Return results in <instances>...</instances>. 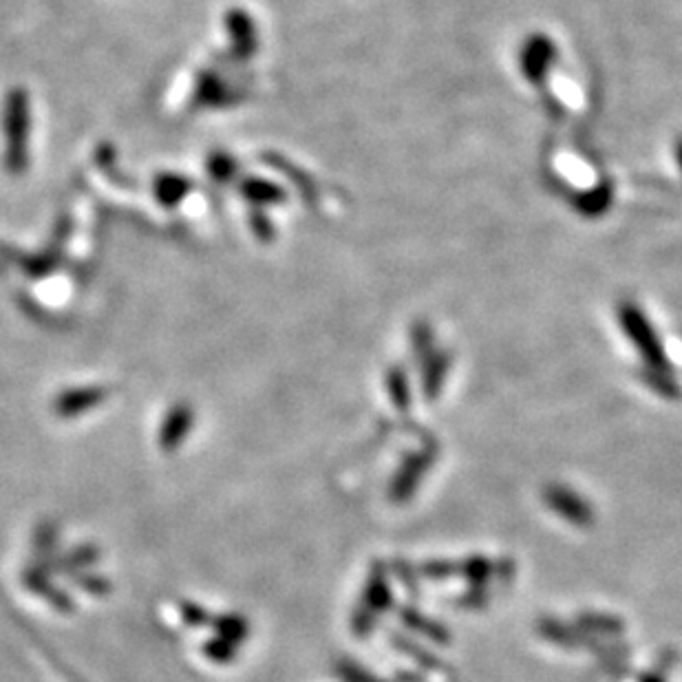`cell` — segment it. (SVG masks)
Listing matches in <instances>:
<instances>
[{
    "label": "cell",
    "instance_id": "7",
    "mask_svg": "<svg viewBox=\"0 0 682 682\" xmlns=\"http://www.w3.org/2000/svg\"><path fill=\"white\" fill-rule=\"evenodd\" d=\"M16 265L20 270H23L27 276H45L49 272L56 270L58 265V257L53 252H42V254H18V261Z\"/></svg>",
    "mask_w": 682,
    "mask_h": 682
},
{
    "label": "cell",
    "instance_id": "11",
    "mask_svg": "<svg viewBox=\"0 0 682 682\" xmlns=\"http://www.w3.org/2000/svg\"><path fill=\"white\" fill-rule=\"evenodd\" d=\"M100 557V552L95 550L93 546H82L78 550H73L69 557L62 559V563L58 566V570H69V572H78V570H84L87 566H91V563L98 561Z\"/></svg>",
    "mask_w": 682,
    "mask_h": 682
},
{
    "label": "cell",
    "instance_id": "9",
    "mask_svg": "<svg viewBox=\"0 0 682 682\" xmlns=\"http://www.w3.org/2000/svg\"><path fill=\"white\" fill-rule=\"evenodd\" d=\"M215 632L219 638H226L228 643H239L245 641V636H248V623L243 621L239 616H219L215 621Z\"/></svg>",
    "mask_w": 682,
    "mask_h": 682
},
{
    "label": "cell",
    "instance_id": "4",
    "mask_svg": "<svg viewBox=\"0 0 682 682\" xmlns=\"http://www.w3.org/2000/svg\"><path fill=\"white\" fill-rule=\"evenodd\" d=\"M109 398V391L102 387H80L62 391L56 400V413L60 418H76V415L87 413Z\"/></svg>",
    "mask_w": 682,
    "mask_h": 682
},
{
    "label": "cell",
    "instance_id": "15",
    "mask_svg": "<svg viewBox=\"0 0 682 682\" xmlns=\"http://www.w3.org/2000/svg\"><path fill=\"white\" fill-rule=\"evenodd\" d=\"M0 272H3V265H0Z\"/></svg>",
    "mask_w": 682,
    "mask_h": 682
},
{
    "label": "cell",
    "instance_id": "6",
    "mask_svg": "<svg viewBox=\"0 0 682 682\" xmlns=\"http://www.w3.org/2000/svg\"><path fill=\"white\" fill-rule=\"evenodd\" d=\"M193 188H195L193 181L177 173H162L155 179V186H153L157 201L166 208L179 206L181 201L190 195V190Z\"/></svg>",
    "mask_w": 682,
    "mask_h": 682
},
{
    "label": "cell",
    "instance_id": "12",
    "mask_svg": "<svg viewBox=\"0 0 682 682\" xmlns=\"http://www.w3.org/2000/svg\"><path fill=\"white\" fill-rule=\"evenodd\" d=\"M204 652L210 660H215V663H230V660H234V656H237V647L228 643L226 638L217 636L204 645Z\"/></svg>",
    "mask_w": 682,
    "mask_h": 682
},
{
    "label": "cell",
    "instance_id": "3",
    "mask_svg": "<svg viewBox=\"0 0 682 682\" xmlns=\"http://www.w3.org/2000/svg\"><path fill=\"white\" fill-rule=\"evenodd\" d=\"M193 424H195L193 407H188L184 402L177 404V407L168 411L162 429H159V446H162L164 451L179 449L181 442L186 440V435L193 431Z\"/></svg>",
    "mask_w": 682,
    "mask_h": 682
},
{
    "label": "cell",
    "instance_id": "10",
    "mask_svg": "<svg viewBox=\"0 0 682 682\" xmlns=\"http://www.w3.org/2000/svg\"><path fill=\"white\" fill-rule=\"evenodd\" d=\"M206 168L210 177L219 181V184H228L237 175V162L226 153H212L206 162Z\"/></svg>",
    "mask_w": 682,
    "mask_h": 682
},
{
    "label": "cell",
    "instance_id": "5",
    "mask_svg": "<svg viewBox=\"0 0 682 682\" xmlns=\"http://www.w3.org/2000/svg\"><path fill=\"white\" fill-rule=\"evenodd\" d=\"M232 40V53L237 58H250L254 49H257V34H254V25L243 9H230L223 18Z\"/></svg>",
    "mask_w": 682,
    "mask_h": 682
},
{
    "label": "cell",
    "instance_id": "2",
    "mask_svg": "<svg viewBox=\"0 0 682 682\" xmlns=\"http://www.w3.org/2000/svg\"><path fill=\"white\" fill-rule=\"evenodd\" d=\"M234 100V93L215 71H204L197 78L193 93V109H223Z\"/></svg>",
    "mask_w": 682,
    "mask_h": 682
},
{
    "label": "cell",
    "instance_id": "8",
    "mask_svg": "<svg viewBox=\"0 0 682 682\" xmlns=\"http://www.w3.org/2000/svg\"><path fill=\"white\" fill-rule=\"evenodd\" d=\"M241 195L254 204H272V201L281 199V190H276L268 181L245 179L241 184Z\"/></svg>",
    "mask_w": 682,
    "mask_h": 682
},
{
    "label": "cell",
    "instance_id": "13",
    "mask_svg": "<svg viewBox=\"0 0 682 682\" xmlns=\"http://www.w3.org/2000/svg\"><path fill=\"white\" fill-rule=\"evenodd\" d=\"M181 616H184V621L188 625H204L208 623V614L204 607H199L195 603H184L181 605Z\"/></svg>",
    "mask_w": 682,
    "mask_h": 682
},
{
    "label": "cell",
    "instance_id": "14",
    "mask_svg": "<svg viewBox=\"0 0 682 682\" xmlns=\"http://www.w3.org/2000/svg\"><path fill=\"white\" fill-rule=\"evenodd\" d=\"M80 585H82V588H87L89 592L98 594V596H102V594H106V592L111 590L109 581H106L104 577H102V579H100V577H95V574H84L82 581H80Z\"/></svg>",
    "mask_w": 682,
    "mask_h": 682
},
{
    "label": "cell",
    "instance_id": "1",
    "mask_svg": "<svg viewBox=\"0 0 682 682\" xmlns=\"http://www.w3.org/2000/svg\"><path fill=\"white\" fill-rule=\"evenodd\" d=\"M5 168L9 175L20 177L29 166V131L31 109L25 89H12L5 98Z\"/></svg>",
    "mask_w": 682,
    "mask_h": 682
}]
</instances>
